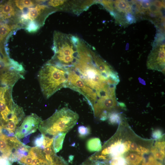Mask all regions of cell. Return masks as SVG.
<instances>
[{"label":"cell","mask_w":165,"mask_h":165,"mask_svg":"<svg viewBox=\"0 0 165 165\" xmlns=\"http://www.w3.org/2000/svg\"><path fill=\"white\" fill-rule=\"evenodd\" d=\"M76 36L55 31L53 35L54 55L48 62L65 68L72 67L77 55Z\"/></svg>","instance_id":"1"},{"label":"cell","mask_w":165,"mask_h":165,"mask_svg":"<svg viewBox=\"0 0 165 165\" xmlns=\"http://www.w3.org/2000/svg\"><path fill=\"white\" fill-rule=\"evenodd\" d=\"M38 79L41 91L48 99L58 90L66 87L68 73L65 68L48 62L39 70Z\"/></svg>","instance_id":"2"},{"label":"cell","mask_w":165,"mask_h":165,"mask_svg":"<svg viewBox=\"0 0 165 165\" xmlns=\"http://www.w3.org/2000/svg\"><path fill=\"white\" fill-rule=\"evenodd\" d=\"M79 118L76 113L68 108H63L56 110L47 119L42 121L38 128L43 135L54 137L60 133H67L76 124Z\"/></svg>","instance_id":"3"},{"label":"cell","mask_w":165,"mask_h":165,"mask_svg":"<svg viewBox=\"0 0 165 165\" xmlns=\"http://www.w3.org/2000/svg\"><path fill=\"white\" fill-rule=\"evenodd\" d=\"M13 87L0 86V121L2 127L18 126L24 119L23 108L15 104L12 97Z\"/></svg>","instance_id":"4"},{"label":"cell","mask_w":165,"mask_h":165,"mask_svg":"<svg viewBox=\"0 0 165 165\" xmlns=\"http://www.w3.org/2000/svg\"><path fill=\"white\" fill-rule=\"evenodd\" d=\"M97 2L94 0H50L48 6L57 11H62L78 15Z\"/></svg>","instance_id":"5"},{"label":"cell","mask_w":165,"mask_h":165,"mask_svg":"<svg viewBox=\"0 0 165 165\" xmlns=\"http://www.w3.org/2000/svg\"><path fill=\"white\" fill-rule=\"evenodd\" d=\"M42 121L41 118L35 114L27 116L17 129L15 136L19 140L35 132Z\"/></svg>","instance_id":"6"},{"label":"cell","mask_w":165,"mask_h":165,"mask_svg":"<svg viewBox=\"0 0 165 165\" xmlns=\"http://www.w3.org/2000/svg\"><path fill=\"white\" fill-rule=\"evenodd\" d=\"M28 9L25 13L29 21H35L40 27L43 25L49 15L57 11L49 6L41 4Z\"/></svg>","instance_id":"7"},{"label":"cell","mask_w":165,"mask_h":165,"mask_svg":"<svg viewBox=\"0 0 165 165\" xmlns=\"http://www.w3.org/2000/svg\"><path fill=\"white\" fill-rule=\"evenodd\" d=\"M19 10L13 1H9L0 4V22L6 23L9 21L15 24L19 23Z\"/></svg>","instance_id":"8"},{"label":"cell","mask_w":165,"mask_h":165,"mask_svg":"<svg viewBox=\"0 0 165 165\" xmlns=\"http://www.w3.org/2000/svg\"><path fill=\"white\" fill-rule=\"evenodd\" d=\"M165 63L164 46L154 50L149 55L147 61L148 67L150 69L163 71Z\"/></svg>","instance_id":"9"},{"label":"cell","mask_w":165,"mask_h":165,"mask_svg":"<svg viewBox=\"0 0 165 165\" xmlns=\"http://www.w3.org/2000/svg\"><path fill=\"white\" fill-rule=\"evenodd\" d=\"M131 141H127L123 142L118 140L109 146L105 147L101 151V155H110L112 158L119 157L129 150Z\"/></svg>","instance_id":"10"},{"label":"cell","mask_w":165,"mask_h":165,"mask_svg":"<svg viewBox=\"0 0 165 165\" xmlns=\"http://www.w3.org/2000/svg\"><path fill=\"white\" fill-rule=\"evenodd\" d=\"M20 27L18 24H11L0 22V43L8 35L12 30Z\"/></svg>","instance_id":"11"},{"label":"cell","mask_w":165,"mask_h":165,"mask_svg":"<svg viewBox=\"0 0 165 165\" xmlns=\"http://www.w3.org/2000/svg\"><path fill=\"white\" fill-rule=\"evenodd\" d=\"M67 133H60L53 137V149L55 153L58 152L62 148L64 141Z\"/></svg>","instance_id":"12"},{"label":"cell","mask_w":165,"mask_h":165,"mask_svg":"<svg viewBox=\"0 0 165 165\" xmlns=\"http://www.w3.org/2000/svg\"><path fill=\"white\" fill-rule=\"evenodd\" d=\"M86 146L87 150L90 152L99 151L102 148L100 140L97 138H92L88 140Z\"/></svg>","instance_id":"13"},{"label":"cell","mask_w":165,"mask_h":165,"mask_svg":"<svg viewBox=\"0 0 165 165\" xmlns=\"http://www.w3.org/2000/svg\"><path fill=\"white\" fill-rule=\"evenodd\" d=\"M125 159L127 163L129 165H138L144 159L141 155L132 152L127 154Z\"/></svg>","instance_id":"14"},{"label":"cell","mask_w":165,"mask_h":165,"mask_svg":"<svg viewBox=\"0 0 165 165\" xmlns=\"http://www.w3.org/2000/svg\"><path fill=\"white\" fill-rule=\"evenodd\" d=\"M13 2L17 8L22 12L23 11L24 9L33 7L38 3L36 1H34L28 0H15L13 1Z\"/></svg>","instance_id":"15"},{"label":"cell","mask_w":165,"mask_h":165,"mask_svg":"<svg viewBox=\"0 0 165 165\" xmlns=\"http://www.w3.org/2000/svg\"><path fill=\"white\" fill-rule=\"evenodd\" d=\"M115 8L119 11L123 12H130V4L124 0H116L114 2Z\"/></svg>","instance_id":"16"},{"label":"cell","mask_w":165,"mask_h":165,"mask_svg":"<svg viewBox=\"0 0 165 165\" xmlns=\"http://www.w3.org/2000/svg\"><path fill=\"white\" fill-rule=\"evenodd\" d=\"M40 26L36 22L31 21L28 22L25 27L26 31L30 33H34L37 31Z\"/></svg>","instance_id":"17"},{"label":"cell","mask_w":165,"mask_h":165,"mask_svg":"<svg viewBox=\"0 0 165 165\" xmlns=\"http://www.w3.org/2000/svg\"><path fill=\"white\" fill-rule=\"evenodd\" d=\"M78 131L79 136L81 138H85L90 133V128L84 126H79Z\"/></svg>","instance_id":"18"},{"label":"cell","mask_w":165,"mask_h":165,"mask_svg":"<svg viewBox=\"0 0 165 165\" xmlns=\"http://www.w3.org/2000/svg\"><path fill=\"white\" fill-rule=\"evenodd\" d=\"M108 119L109 123L113 124L119 123L120 121L119 115L114 112H112L109 114Z\"/></svg>","instance_id":"19"},{"label":"cell","mask_w":165,"mask_h":165,"mask_svg":"<svg viewBox=\"0 0 165 165\" xmlns=\"http://www.w3.org/2000/svg\"><path fill=\"white\" fill-rule=\"evenodd\" d=\"M151 151L154 157L160 160H163L165 157V154L160 152L155 146H153L151 148Z\"/></svg>","instance_id":"20"},{"label":"cell","mask_w":165,"mask_h":165,"mask_svg":"<svg viewBox=\"0 0 165 165\" xmlns=\"http://www.w3.org/2000/svg\"><path fill=\"white\" fill-rule=\"evenodd\" d=\"M110 163V165H128L125 159L119 157L112 158Z\"/></svg>","instance_id":"21"},{"label":"cell","mask_w":165,"mask_h":165,"mask_svg":"<svg viewBox=\"0 0 165 165\" xmlns=\"http://www.w3.org/2000/svg\"><path fill=\"white\" fill-rule=\"evenodd\" d=\"M53 141V138H50L44 135V139L42 147L41 148H45L52 146Z\"/></svg>","instance_id":"22"},{"label":"cell","mask_w":165,"mask_h":165,"mask_svg":"<svg viewBox=\"0 0 165 165\" xmlns=\"http://www.w3.org/2000/svg\"><path fill=\"white\" fill-rule=\"evenodd\" d=\"M44 139V135L42 134L39 135L35 139L33 143L35 147L41 148Z\"/></svg>","instance_id":"23"},{"label":"cell","mask_w":165,"mask_h":165,"mask_svg":"<svg viewBox=\"0 0 165 165\" xmlns=\"http://www.w3.org/2000/svg\"><path fill=\"white\" fill-rule=\"evenodd\" d=\"M158 162L153 156L149 157L148 161L146 162L144 159L141 165H158Z\"/></svg>","instance_id":"24"},{"label":"cell","mask_w":165,"mask_h":165,"mask_svg":"<svg viewBox=\"0 0 165 165\" xmlns=\"http://www.w3.org/2000/svg\"><path fill=\"white\" fill-rule=\"evenodd\" d=\"M160 152L165 154V142L156 141L154 146Z\"/></svg>","instance_id":"25"},{"label":"cell","mask_w":165,"mask_h":165,"mask_svg":"<svg viewBox=\"0 0 165 165\" xmlns=\"http://www.w3.org/2000/svg\"><path fill=\"white\" fill-rule=\"evenodd\" d=\"M125 18L128 23H132L135 22V19L132 13L130 12L126 13L125 15Z\"/></svg>","instance_id":"26"},{"label":"cell","mask_w":165,"mask_h":165,"mask_svg":"<svg viewBox=\"0 0 165 165\" xmlns=\"http://www.w3.org/2000/svg\"><path fill=\"white\" fill-rule=\"evenodd\" d=\"M139 4L140 7L141 6L142 9L144 10V9H149L151 4L149 1H142L140 2Z\"/></svg>","instance_id":"27"},{"label":"cell","mask_w":165,"mask_h":165,"mask_svg":"<svg viewBox=\"0 0 165 165\" xmlns=\"http://www.w3.org/2000/svg\"><path fill=\"white\" fill-rule=\"evenodd\" d=\"M152 136L154 139H159L161 138L162 136V132L160 130H157L153 132Z\"/></svg>","instance_id":"28"},{"label":"cell","mask_w":165,"mask_h":165,"mask_svg":"<svg viewBox=\"0 0 165 165\" xmlns=\"http://www.w3.org/2000/svg\"><path fill=\"white\" fill-rule=\"evenodd\" d=\"M149 10L150 11L153 13L160 14V13L159 10V8L153 4H151Z\"/></svg>","instance_id":"29"},{"label":"cell","mask_w":165,"mask_h":165,"mask_svg":"<svg viewBox=\"0 0 165 165\" xmlns=\"http://www.w3.org/2000/svg\"><path fill=\"white\" fill-rule=\"evenodd\" d=\"M0 165H11V164L8 159L1 157L0 159Z\"/></svg>","instance_id":"30"},{"label":"cell","mask_w":165,"mask_h":165,"mask_svg":"<svg viewBox=\"0 0 165 165\" xmlns=\"http://www.w3.org/2000/svg\"><path fill=\"white\" fill-rule=\"evenodd\" d=\"M153 4L158 8H161L162 7H164L163 3L160 1H156L154 2Z\"/></svg>","instance_id":"31"},{"label":"cell","mask_w":165,"mask_h":165,"mask_svg":"<svg viewBox=\"0 0 165 165\" xmlns=\"http://www.w3.org/2000/svg\"><path fill=\"white\" fill-rule=\"evenodd\" d=\"M95 165H106V164L104 162L97 161L96 162Z\"/></svg>","instance_id":"32"},{"label":"cell","mask_w":165,"mask_h":165,"mask_svg":"<svg viewBox=\"0 0 165 165\" xmlns=\"http://www.w3.org/2000/svg\"><path fill=\"white\" fill-rule=\"evenodd\" d=\"M73 157L74 156H70L69 158V159H70V161H72L73 160Z\"/></svg>","instance_id":"33"},{"label":"cell","mask_w":165,"mask_h":165,"mask_svg":"<svg viewBox=\"0 0 165 165\" xmlns=\"http://www.w3.org/2000/svg\"><path fill=\"white\" fill-rule=\"evenodd\" d=\"M1 158V157H0V158Z\"/></svg>","instance_id":"34"}]
</instances>
